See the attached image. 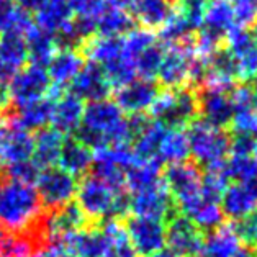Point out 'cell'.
I'll return each instance as SVG.
<instances>
[{
    "instance_id": "cell-1",
    "label": "cell",
    "mask_w": 257,
    "mask_h": 257,
    "mask_svg": "<svg viewBox=\"0 0 257 257\" xmlns=\"http://www.w3.org/2000/svg\"><path fill=\"white\" fill-rule=\"evenodd\" d=\"M148 121L149 118L144 115L124 118L120 106L108 98L90 102L84 108L77 140L93 149L113 144H130Z\"/></svg>"
},
{
    "instance_id": "cell-2",
    "label": "cell",
    "mask_w": 257,
    "mask_h": 257,
    "mask_svg": "<svg viewBox=\"0 0 257 257\" xmlns=\"http://www.w3.org/2000/svg\"><path fill=\"white\" fill-rule=\"evenodd\" d=\"M43 218V203L33 185L17 180L0 182V228L27 233Z\"/></svg>"
},
{
    "instance_id": "cell-3",
    "label": "cell",
    "mask_w": 257,
    "mask_h": 257,
    "mask_svg": "<svg viewBox=\"0 0 257 257\" xmlns=\"http://www.w3.org/2000/svg\"><path fill=\"white\" fill-rule=\"evenodd\" d=\"M77 206L85 218L105 219L121 216L130 210V197L126 189L110 185L97 175L85 177L77 185Z\"/></svg>"
},
{
    "instance_id": "cell-4",
    "label": "cell",
    "mask_w": 257,
    "mask_h": 257,
    "mask_svg": "<svg viewBox=\"0 0 257 257\" xmlns=\"http://www.w3.org/2000/svg\"><path fill=\"white\" fill-rule=\"evenodd\" d=\"M162 180L174 198L179 215L190 218L205 203L202 195V167L192 159L167 164Z\"/></svg>"
},
{
    "instance_id": "cell-5",
    "label": "cell",
    "mask_w": 257,
    "mask_h": 257,
    "mask_svg": "<svg viewBox=\"0 0 257 257\" xmlns=\"http://www.w3.org/2000/svg\"><path fill=\"white\" fill-rule=\"evenodd\" d=\"M154 120L164 123L167 128H187L198 118V97L192 87L179 90H162L151 105Z\"/></svg>"
},
{
    "instance_id": "cell-6",
    "label": "cell",
    "mask_w": 257,
    "mask_h": 257,
    "mask_svg": "<svg viewBox=\"0 0 257 257\" xmlns=\"http://www.w3.org/2000/svg\"><path fill=\"white\" fill-rule=\"evenodd\" d=\"M187 143L192 161L200 167L224 161L229 153V133L206 124L200 118L187 126Z\"/></svg>"
},
{
    "instance_id": "cell-7",
    "label": "cell",
    "mask_w": 257,
    "mask_h": 257,
    "mask_svg": "<svg viewBox=\"0 0 257 257\" xmlns=\"http://www.w3.org/2000/svg\"><path fill=\"white\" fill-rule=\"evenodd\" d=\"M193 59V38L180 43V45H171L164 49V58L159 66L158 77L159 84L166 90H179L189 87L190 80V66Z\"/></svg>"
},
{
    "instance_id": "cell-8",
    "label": "cell",
    "mask_w": 257,
    "mask_h": 257,
    "mask_svg": "<svg viewBox=\"0 0 257 257\" xmlns=\"http://www.w3.org/2000/svg\"><path fill=\"white\" fill-rule=\"evenodd\" d=\"M35 189L38 192L41 203L56 210L72 202L77 192V182L76 177L59 167H48L40 172Z\"/></svg>"
},
{
    "instance_id": "cell-9",
    "label": "cell",
    "mask_w": 257,
    "mask_h": 257,
    "mask_svg": "<svg viewBox=\"0 0 257 257\" xmlns=\"http://www.w3.org/2000/svg\"><path fill=\"white\" fill-rule=\"evenodd\" d=\"M51 89L46 67L30 64L20 69L9 82L7 97L14 102L15 106H23L27 103L46 97Z\"/></svg>"
},
{
    "instance_id": "cell-10",
    "label": "cell",
    "mask_w": 257,
    "mask_h": 257,
    "mask_svg": "<svg viewBox=\"0 0 257 257\" xmlns=\"http://www.w3.org/2000/svg\"><path fill=\"white\" fill-rule=\"evenodd\" d=\"M130 210L135 213V216L161 219V221L179 215L177 206H175V202L169 193L164 180L149 189L135 192L133 197H130Z\"/></svg>"
},
{
    "instance_id": "cell-11",
    "label": "cell",
    "mask_w": 257,
    "mask_h": 257,
    "mask_svg": "<svg viewBox=\"0 0 257 257\" xmlns=\"http://www.w3.org/2000/svg\"><path fill=\"white\" fill-rule=\"evenodd\" d=\"M198 97V118L218 130H229L234 110L229 90L219 87L195 89Z\"/></svg>"
},
{
    "instance_id": "cell-12",
    "label": "cell",
    "mask_w": 257,
    "mask_h": 257,
    "mask_svg": "<svg viewBox=\"0 0 257 257\" xmlns=\"http://www.w3.org/2000/svg\"><path fill=\"white\" fill-rule=\"evenodd\" d=\"M203 231L190 218L175 215L166 226V244L174 257H195L203 244Z\"/></svg>"
},
{
    "instance_id": "cell-13",
    "label": "cell",
    "mask_w": 257,
    "mask_h": 257,
    "mask_svg": "<svg viewBox=\"0 0 257 257\" xmlns=\"http://www.w3.org/2000/svg\"><path fill=\"white\" fill-rule=\"evenodd\" d=\"M35 138L31 131L25 130L15 116H9L0 133V166L10 167L18 162L30 161L33 156Z\"/></svg>"
},
{
    "instance_id": "cell-14",
    "label": "cell",
    "mask_w": 257,
    "mask_h": 257,
    "mask_svg": "<svg viewBox=\"0 0 257 257\" xmlns=\"http://www.w3.org/2000/svg\"><path fill=\"white\" fill-rule=\"evenodd\" d=\"M124 229L136 254L148 257L166 246V224L161 219L133 216L128 219Z\"/></svg>"
},
{
    "instance_id": "cell-15",
    "label": "cell",
    "mask_w": 257,
    "mask_h": 257,
    "mask_svg": "<svg viewBox=\"0 0 257 257\" xmlns=\"http://www.w3.org/2000/svg\"><path fill=\"white\" fill-rule=\"evenodd\" d=\"M82 67H84L82 54L77 53L74 48L58 49V53L53 56V59L49 61L46 69L49 82H51L49 97L58 98L61 95V90L74 82V79L77 77V74L80 72Z\"/></svg>"
},
{
    "instance_id": "cell-16",
    "label": "cell",
    "mask_w": 257,
    "mask_h": 257,
    "mask_svg": "<svg viewBox=\"0 0 257 257\" xmlns=\"http://www.w3.org/2000/svg\"><path fill=\"white\" fill-rule=\"evenodd\" d=\"M158 93L159 87L154 80L135 79L118 89L115 93V103L120 106L123 113L144 115V111L151 108Z\"/></svg>"
},
{
    "instance_id": "cell-17",
    "label": "cell",
    "mask_w": 257,
    "mask_h": 257,
    "mask_svg": "<svg viewBox=\"0 0 257 257\" xmlns=\"http://www.w3.org/2000/svg\"><path fill=\"white\" fill-rule=\"evenodd\" d=\"M226 46L234 56L242 82H249L257 76V41L252 31L234 27L226 35Z\"/></svg>"
},
{
    "instance_id": "cell-18",
    "label": "cell",
    "mask_w": 257,
    "mask_h": 257,
    "mask_svg": "<svg viewBox=\"0 0 257 257\" xmlns=\"http://www.w3.org/2000/svg\"><path fill=\"white\" fill-rule=\"evenodd\" d=\"M85 219L87 218L79 210L77 205L69 203L66 206H61V208L51 210L49 215L41 218L40 228L43 234L48 236L53 242H58L67 234H72L76 231L82 229Z\"/></svg>"
},
{
    "instance_id": "cell-19",
    "label": "cell",
    "mask_w": 257,
    "mask_h": 257,
    "mask_svg": "<svg viewBox=\"0 0 257 257\" xmlns=\"http://www.w3.org/2000/svg\"><path fill=\"white\" fill-rule=\"evenodd\" d=\"M66 257H103L110 244L102 229H79L58 241Z\"/></svg>"
},
{
    "instance_id": "cell-20",
    "label": "cell",
    "mask_w": 257,
    "mask_h": 257,
    "mask_svg": "<svg viewBox=\"0 0 257 257\" xmlns=\"http://www.w3.org/2000/svg\"><path fill=\"white\" fill-rule=\"evenodd\" d=\"M124 7L141 23V28L149 31L164 25L175 10V0H123Z\"/></svg>"
},
{
    "instance_id": "cell-21",
    "label": "cell",
    "mask_w": 257,
    "mask_h": 257,
    "mask_svg": "<svg viewBox=\"0 0 257 257\" xmlns=\"http://www.w3.org/2000/svg\"><path fill=\"white\" fill-rule=\"evenodd\" d=\"M28 61L25 36L20 33H2L0 38V85L9 84L10 79L25 67Z\"/></svg>"
},
{
    "instance_id": "cell-22",
    "label": "cell",
    "mask_w": 257,
    "mask_h": 257,
    "mask_svg": "<svg viewBox=\"0 0 257 257\" xmlns=\"http://www.w3.org/2000/svg\"><path fill=\"white\" fill-rule=\"evenodd\" d=\"M72 85V93L80 100H89V102H98V100H105L108 97L111 90L110 82L106 80L102 67L93 64L84 66L77 74V77L74 79Z\"/></svg>"
},
{
    "instance_id": "cell-23",
    "label": "cell",
    "mask_w": 257,
    "mask_h": 257,
    "mask_svg": "<svg viewBox=\"0 0 257 257\" xmlns=\"http://www.w3.org/2000/svg\"><path fill=\"white\" fill-rule=\"evenodd\" d=\"M85 105L74 93H62L58 98H54L51 123L56 131L61 135H71L77 131L84 116Z\"/></svg>"
},
{
    "instance_id": "cell-24",
    "label": "cell",
    "mask_w": 257,
    "mask_h": 257,
    "mask_svg": "<svg viewBox=\"0 0 257 257\" xmlns=\"http://www.w3.org/2000/svg\"><path fill=\"white\" fill-rule=\"evenodd\" d=\"M221 211L231 219H239L257 206L255 184H231L221 197Z\"/></svg>"
},
{
    "instance_id": "cell-25",
    "label": "cell",
    "mask_w": 257,
    "mask_h": 257,
    "mask_svg": "<svg viewBox=\"0 0 257 257\" xmlns=\"http://www.w3.org/2000/svg\"><path fill=\"white\" fill-rule=\"evenodd\" d=\"M74 20L71 2L67 0H49L36 10L35 25L40 30L53 35L54 38L62 33Z\"/></svg>"
},
{
    "instance_id": "cell-26",
    "label": "cell",
    "mask_w": 257,
    "mask_h": 257,
    "mask_svg": "<svg viewBox=\"0 0 257 257\" xmlns=\"http://www.w3.org/2000/svg\"><path fill=\"white\" fill-rule=\"evenodd\" d=\"M133 22L123 0H105L103 12L97 22V31L100 36L120 38L133 30Z\"/></svg>"
},
{
    "instance_id": "cell-27",
    "label": "cell",
    "mask_w": 257,
    "mask_h": 257,
    "mask_svg": "<svg viewBox=\"0 0 257 257\" xmlns=\"http://www.w3.org/2000/svg\"><path fill=\"white\" fill-rule=\"evenodd\" d=\"M241 250V242L233 229V224L223 223L221 226L208 231L203 237L200 257H236Z\"/></svg>"
},
{
    "instance_id": "cell-28",
    "label": "cell",
    "mask_w": 257,
    "mask_h": 257,
    "mask_svg": "<svg viewBox=\"0 0 257 257\" xmlns=\"http://www.w3.org/2000/svg\"><path fill=\"white\" fill-rule=\"evenodd\" d=\"M59 169L71 174L72 177L84 175L92 167V151L77 138L64 140L58 159Z\"/></svg>"
},
{
    "instance_id": "cell-29",
    "label": "cell",
    "mask_w": 257,
    "mask_h": 257,
    "mask_svg": "<svg viewBox=\"0 0 257 257\" xmlns=\"http://www.w3.org/2000/svg\"><path fill=\"white\" fill-rule=\"evenodd\" d=\"M25 45H27V54L30 62L33 66L40 67H46L59 48L54 36L40 30L35 23L25 33Z\"/></svg>"
},
{
    "instance_id": "cell-30",
    "label": "cell",
    "mask_w": 257,
    "mask_h": 257,
    "mask_svg": "<svg viewBox=\"0 0 257 257\" xmlns=\"http://www.w3.org/2000/svg\"><path fill=\"white\" fill-rule=\"evenodd\" d=\"M234 27V10L228 0H208L200 28L210 31L219 38H226V35Z\"/></svg>"
},
{
    "instance_id": "cell-31",
    "label": "cell",
    "mask_w": 257,
    "mask_h": 257,
    "mask_svg": "<svg viewBox=\"0 0 257 257\" xmlns=\"http://www.w3.org/2000/svg\"><path fill=\"white\" fill-rule=\"evenodd\" d=\"M167 131L164 123L158 120H149L143 130L135 136L133 153L138 161H158V153ZM159 162V161H158Z\"/></svg>"
},
{
    "instance_id": "cell-32",
    "label": "cell",
    "mask_w": 257,
    "mask_h": 257,
    "mask_svg": "<svg viewBox=\"0 0 257 257\" xmlns=\"http://www.w3.org/2000/svg\"><path fill=\"white\" fill-rule=\"evenodd\" d=\"M64 143V138L56 131L54 128H43L35 136V146H33V162L40 169L54 167V164L59 159V153Z\"/></svg>"
},
{
    "instance_id": "cell-33",
    "label": "cell",
    "mask_w": 257,
    "mask_h": 257,
    "mask_svg": "<svg viewBox=\"0 0 257 257\" xmlns=\"http://www.w3.org/2000/svg\"><path fill=\"white\" fill-rule=\"evenodd\" d=\"M162 164L158 161H136L124 172V187L131 193L149 189L162 180Z\"/></svg>"
},
{
    "instance_id": "cell-34",
    "label": "cell",
    "mask_w": 257,
    "mask_h": 257,
    "mask_svg": "<svg viewBox=\"0 0 257 257\" xmlns=\"http://www.w3.org/2000/svg\"><path fill=\"white\" fill-rule=\"evenodd\" d=\"M74 14V25L79 31L82 41L90 38L93 31H97V22L102 15L105 0H71Z\"/></svg>"
},
{
    "instance_id": "cell-35",
    "label": "cell",
    "mask_w": 257,
    "mask_h": 257,
    "mask_svg": "<svg viewBox=\"0 0 257 257\" xmlns=\"http://www.w3.org/2000/svg\"><path fill=\"white\" fill-rule=\"evenodd\" d=\"M53 105H54L53 97H43L31 103L18 106V115H15V120L20 123L25 130L40 131L45 128L48 123H51Z\"/></svg>"
},
{
    "instance_id": "cell-36",
    "label": "cell",
    "mask_w": 257,
    "mask_h": 257,
    "mask_svg": "<svg viewBox=\"0 0 257 257\" xmlns=\"http://www.w3.org/2000/svg\"><path fill=\"white\" fill-rule=\"evenodd\" d=\"M189 143L187 136L182 130L167 128L164 138H162L158 161L161 164H175V162H184L189 159Z\"/></svg>"
},
{
    "instance_id": "cell-37",
    "label": "cell",
    "mask_w": 257,
    "mask_h": 257,
    "mask_svg": "<svg viewBox=\"0 0 257 257\" xmlns=\"http://www.w3.org/2000/svg\"><path fill=\"white\" fill-rule=\"evenodd\" d=\"M84 53L93 64L105 66L110 61L121 56V36L120 38H108V36H97V38H87L84 45Z\"/></svg>"
},
{
    "instance_id": "cell-38",
    "label": "cell",
    "mask_w": 257,
    "mask_h": 257,
    "mask_svg": "<svg viewBox=\"0 0 257 257\" xmlns=\"http://www.w3.org/2000/svg\"><path fill=\"white\" fill-rule=\"evenodd\" d=\"M33 27L28 12L22 10L15 0H0V33H25Z\"/></svg>"
},
{
    "instance_id": "cell-39",
    "label": "cell",
    "mask_w": 257,
    "mask_h": 257,
    "mask_svg": "<svg viewBox=\"0 0 257 257\" xmlns=\"http://www.w3.org/2000/svg\"><path fill=\"white\" fill-rule=\"evenodd\" d=\"M36 239L27 233H12L0 228V257H30L35 254Z\"/></svg>"
},
{
    "instance_id": "cell-40",
    "label": "cell",
    "mask_w": 257,
    "mask_h": 257,
    "mask_svg": "<svg viewBox=\"0 0 257 257\" xmlns=\"http://www.w3.org/2000/svg\"><path fill=\"white\" fill-rule=\"evenodd\" d=\"M164 49L166 46L158 41L144 49V51L135 59L136 76H140L141 79H146V80H153L158 76L159 66L162 62V58H164Z\"/></svg>"
},
{
    "instance_id": "cell-41",
    "label": "cell",
    "mask_w": 257,
    "mask_h": 257,
    "mask_svg": "<svg viewBox=\"0 0 257 257\" xmlns=\"http://www.w3.org/2000/svg\"><path fill=\"white\" fill-rule=\"evenodd\" d=\"M229 180L237 184H255L257 182V156H231L226 161Z\"/></svg>"
},
{
    "instance_id": "cell-42",
    "label": "cell",
    "mask_w": 257,
    "mask_h": 257,
    "mask_svg": "<svg viewBox=\"0 0 257 257\" xmlns=\"http://www.w3.org/2000/svg\"><path fill=\"white\" fill-rule=\"evenodd\" d=\"M154 43H156L154 33L146 30V28H133V30H130L126 35L121 36L123 54L133 62L138 56L144 51V49L154 45Z\"/></svg>"
},
{
    "instance_id": "cell-43",
    "label": "cell",
    "mask_w": 257,
    "mask_h": 257,
    "mask_svg": "<svg viewBox=\"0 0 257 257\" xmlns=\"http://www.w3.org/2000/svg\"><path fill=\"white\" fill-rule=\"evenodd\" d=\"M206 4L208 0H175V10L193 33L202 27Z\"/></svg>"
},
{
    "instance_id": "cell-44",
    "label": "cell",
    "mask_w": 257,
    "mask_h": 257,
    "mask_svg": "<svg viewBox=\"0 0 257 257\" xmlns=\"http://www.w3.org/2000/svg\"><path fill=\"white\" fill-rule=\"evenodd\" d=\"M190 219L202 231H213L219 228L224 223V215L221 211L219 203H210L205 202L200 208L193 213Z\"/></svg>"
},
{
    "instance_id": "cell-45",
    "label": "cell",
    "mask_w": 257,
    "mask_h": 257,
    "mask_svg": "<svg viewBox=\"0 0 257 257\" xmlns=\"http://www.w3.org/2000/svg\"><path fill=\"white\" fill-rule=\"evenodd\" d=\"M231 224L239 242H242L247 249L257 250V208L239 219H234V223Z\"/></svg>"
},
{
    "instance_id": "cell-46",
    "label": "cell",
    "mask_w": 257,
    "mask_h": 257,
    "mask_svg": "<svg viewBox=\"0 0 257 257\" xmlns=\"http://www.w3.org/2000/svg\"><path fill=\"white\" fill-rule=\"evenodd\" d=\"M234 10L236 27L247 28L257 22V0H228Z\"/></svg>"
},
{
    "instance_id": "cell-47",
    "label": "cell",
    "mask_w": 257,
    "mask_h": 257,
    "mask_svg": "<svg viewBox=\"0 0 257 257\" xmlns=\"http://www.w3.org/2000/svg\"><path fill=\"white\" fill-rule=\"evenodd\" d=\"M40 172H41V169L36 166L31 159L25 161V162H18V164H15V166L7 167L9 179L22 182V184H30V185L35 184Z\"/></svg>"
},
{
    "instance_id": "cell-48",
    "label": "cell",
    "mask_w": 257,
    "mask_h": 257,
    "mask_svg": "<svg viewBox=\"0 0 257 257\" xmlns=\"http://www.w3.org/2000/svg\"><path fill=\"white\" fill-rule=\"evenodd\" d=\"M231 156H257V136L229 133Z\"/></svg>"
},
{
    "instance_id": "cell-49",
    "label": "cell",
    "mask_w": 257,
    "mask_h": 257,
    "mask_svg": "<svg viewBox=\"0 0 257 257\" xmlns=\"http://www.w3.org/2000/svg\"><path fill=\"white\" fill-rule=\"evenodd\" d=\"M30 257H66L64 252H62V249L58 242H53L51 246L48 249H41V250H36L33 255Z\"/></svg>"
},
{
    "instance_id": "cell-50",
    "label": "cell",
    "mask_w": 257,
    "mask_h": 257,
    "mask_svg": "<svg viewBox=\"0 0 257 257\" xmlns=\"http://www.w3.org/2000/svg\"><path fill=\"white\" fill-rule=\"evenodd\" d=\"M46 2H49V0H15V4L18 5V7L25 12H28V14L30 12H36Z\"/></svg>"
},
{
    "instance_id": "cell-51",
    "label": "cell",
    "mask_w": 257,
    "mask_h": 257,
    "mask_svg": "<svg viewBox=\"0 0 257 257\" xmlns=\"http://www.w3.org/2000/svg\"><path fill=\"white\" fill-rule=\"evenodd\" d=\"M236 257H255V252H254V250L252 249H241L239 250V252H237L236 254Z\"/></svg>"
},
{
    "instance_id": "cell-52",
    "label": "cell",
    "mask_w": 257,
    "mask_h": 257,
    "mask_svg": "<svg viewBox=\"0 0 257 257\" xmlns=\"http://www.w3.org/2000/svg\"><path fill=\"white\" fill-rule=\"evenodd\" d=\"M148 257H174L169 250H166V249H162V250H159V252H154V254H151V255H148Z\"/></svg>"
},
{
    "instance_id": "cell-53",
    "label": "cell",
    "mask_w": 257,
    "mask_h": 257,
    "mask_svg": "<svg viewBox=\"0 0 257 257\" xmlns=\"http://www.w3.org/2000/svg\"><path fill=\"white\" fill-rule=\"evenodd\" d=\"M5 102H7V93L4 92V89H2V85H0V108L5 105Z\"/></svg>"
},
{
    "instance_id": "cell-54",
    "label": "cell",
    "mask_w": 257,
    "mask_h": 257,
    "mask_svg": "<svg viewBox=\"0 0 257 257\" xmlns=\"http://www.w3.org/2000/svg\"><path fill=\"white\" fill-rule=\"evenodd\" d=\"M5 123H7V118H5L2 113H0V133H2V130L5 126Z\"/></svg>"
},
{
    "instance_id": "cell-55",
    "label": "cell",
    "mask_w": 257,
    "mask_h": 257,
    "mask_svg": "<svg viewBox=\"0 0 257 257\" xmlns=\"http://www.w3.org/2000/svg\"><path fill=\"white\" fill-rule=\"evenodd\" d=\"M249 84L252 85V89H254V90H255V93H257V76H255V77H254L252 80H250Z\"/></svg>"
},
{
    "instance_id": "cell-56",
    "label": "cell",
    "mask_w": 257,
    "mask_h": 257,
    "mask_svg": "<svg viewBox=\"0 0 257 257\" xmlns=\"http://www.w3.org/2000/svg\"><path fill=\"white\" fill-rule=\"evenodd\" d=\"M252 35H254V38H255V41H257V22L252 25Z\"/></svg>"
},
{
    "instance_id": "cell-57",
    "label": "cell",
    "mask_w": 257,
    "mask_h": 257,
    "mask_svg": "<svg viewBox=\"0 0 257 257\" xmlns=\"http://www.w3.org/2000/svg\"><path fill=\"white\" fill-rule=\"evenodd\" d=\"M255 193H257V184H255Z\"/></svg>"
}]
</instances>
